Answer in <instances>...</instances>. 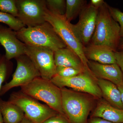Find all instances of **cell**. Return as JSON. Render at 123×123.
<instances>
[{
    "mask_svg": "<svg viewBox=\"0 0 123 123\" xmlns=\"http://www.w3.org/2000/svg\"><path fill=\"white\" fill-rule=\"evenodd\" d=\"M0 43L5 50V55L8 60L24 54L25 44L18 38L16 31L1 24Z\"/></svg>",
    "mask_w": 123,
    "mask_h": 123,
    "instance_id": "cell-12",
    "label": "cell"
},
{
    "mask_svg": "<svg viewBox=\"0 0 123 123\" xmlns=\"http://www.w3.org/2000/svg\"><path fill=\"white\" fill-rule=\"evenodd\" d=\"M16 33L18 38L27 46L47 48L54 52L67 47L52 26L47 22L35 26L25 27Z\"/></svg>",
    "mask_w": 123,
    "mask_h": 123,
    "instance_id": "cell-2",
    "label": "cell"
},
{
    "mask_svg": "<svg viewBox=\"0 0 123 123\" xmlns=\"http://www.w3.org/2000/svg\"><path fill=\"white\" fill-rule=\"evenodd\" d=\"M61 89L62 108L69 123H88V116L96 106L98 99L86 93L65 87Z\"/></svg>",
    "mask_w": 123,
    "mask_h": 123,
    "instance_id": "cell-1",
    "label": "cell"
},
{
    "mask_svg": "<svg viewBox=\"0 0 123 123\" xmlns=\"http://www.w3.org/2000/svg\"><path fill=\"white\" fill-rule=\"evenodd\" d=\"M13 64L5 55L0 54V91L2 84L8 79L12 73Z\"/></svg>",
    "mask_w": 123,
    "mask_h": 123,
    "instance_id": "cell-20",
    "label": "cell"
},
{
    "mask_svg": "<svg viewBox=\"0 0 123 123\" xmlns=\"http://www.w3.org/2000/svg\"><path fill=\"white\" fill-rule=\"evenodd\" d=\"M85 72L72 67L57 66L56 68V75L63 77H74Z\"/></svg>",
    "mask_w": 123,
    "mask_h": 123,
    "instance_id": "cell-24",
    "label": "cell"
},
{
    "mask_svg": "<svg viewBox=\"0 0 123 123\" xmlns=\"http://www.w3.org/2000/svg\"><path fill=\"white\" fill-rule=\"evenodd\" d=\"M18 123H34L31 120L29 119L26 116H24L22 120Z\"/></svg>",
    "mask_w": 123,
    "mask_h": 123,
    "instance_id": "cell-31",
    "label": "cell"
},
{
    "mask_svg": "<svg viewBox=\"0 0 123 123\" xmlns=\"http://www.w3.org/2000/svg\"><path fill=\"white\" fill-rule=\"evenodd\" d=\"M90 4L94 8L98 10L103 6L105 3L103 0H91Z\"/></svg>",
    "mask_w": 123,
    "mask_h": 123,
    "instance_id": "cell-29",
    "label": "cell"
},
{
    "mask_svg": "<svg viewBox=\"0 0 123 123\" xmlns=\"http://www.w3.org/2000/svg\"><path fill=\"white\" fill-rule=\"evenodd\" d=\"M0 11L17 17L18 10L15 0H0Z\"/></svg>",
    "mask_w": 123,
    "mask_h": 123,
    "instance_id": "cell-23",
    "label": "cell"
},
{
    "mask_svg": "<svg viewBox=\"0 0 123 123\" xmlns=\"http://www.w3.org/2000/svg\"><path fill=\"white\" fill-rule=\"evenodd\" d=\"M21 109L24 115L34 123H43L58 112L46 104L40 103L21 90L12 92L8 101Z\"/></svg>",
    "mask_w": 123,
    "mask_h": 123,
    "instance_id": "cell-6",
    "label": "cell"
},
{
    "mask_svg": "<svg viewBox=\"0 0 123 123\" xmlns=\"http://www.w3.org/2000/svg\"><path fill=\"white\" fill-rule=\"evenodd\" d=\"M84 51L88 60L102 64H117L115 52L106 46L90 43L84 46Z\"/></svg>",
    "mask_w": 123,
    "mask_h": 123,
    "instance_id": "cell-14",
    "label": "cell"
},
{
    "mask_svg": "<svg viewBox=\"0 0 123 123\" xmlns=\"http://www.w3.org/2000/svg\"><path fill=\"white\" fill-rule=\"evenodd\" d=\"M24 54L31 60L43 79L51 80L56 75L54 52L51 49L25 45Z\"/></svg>",
    "mask_w": 123,
    "mask_h": 123,
    "instance_id": "cell-9",
    "label": "cell"
},
{
    "mask_svg": "<svg viewBox=\"0 0 123 123\" xmlns=\"http://www.w3.org/2000/svg\"><path fill=\"white\" fill-rule=\"evenodd\" d=\"M43 123H70L66 117L58 114L50 117Z\"/></svg>",
    "mask_w": 123,
    "mask_h": 123,
    "instance_id": "cell-26",
    "label": "cell"
},
{
    "mask_svg": "<svg viewBox=\"0 0 123 123\" xmlns=\"http://www.w3.org/2000/svg\"><path fill=\"white\" fill-rule=\"evenodd\" d=\"M54 59L56 67H72L92 73L86 68L78 55L67 47L55 52Z\"/></svg>",
    "mask_w": 123,
    "mask_h": 123,
    "instance_id": "cell-16",
    "label": "cell"
},
{
    "mask_svg": "<svg viewBox=\"0 0 123 123\" xmlns=\"http://www.w3.org/2000/svg\"><path fill=\"white\" fill-rule=\"evenodd\" d=\"M0 123H4L3 117H2V114H1L0 111Z\"/></svg>",
    "mask_w": 123,
    "mask_h": 123,
    "instance_id": "cell-33",
    "label": "cell"
},
{
    "mask_svg": "<svg viewBox=\"0 0 123 123\" xmlns=\"http://www.w3.org/2000/svg\"><path fill=\"white\" fill-rule=\"evenodd\" d=\"M17 67L10 81L2 86L0 91L2 96L12 88L22 86L40 77V74L31 60L26 55H22L15 59Z\"/></svg>",
    "mask_w": 123,
    "mask_h": 123,
    "instance_id": "cell-8",
    "label": "cell"
},
{
    "mask_svg": "<svg viewBox=\"0 0 123 123\" xmlns=\"http://www.w3.org/2000/svg\"><path fill=\"white\" fill-rule=\"evenodd\" d=\"M46 3L47 8L51 12L62 15L65 14L66 0H46Z\"/></svg>",
    "mask_w": 123,
    "mask_h": 123,
    "instance_id": "cell-22",
    "label": "cell"
},
{
    "mask_svg": "<svg viewBox=\"0 0 123 123\" xmlns=\"http://www.w3.org/2000/svg\"><path fill=\"white\" fill-rule=\"evenodd\" d=\"M88 66L97 79L111 82L117 86L123 84V73L117 64H102L89 60Z\"/></svg>",
    "mask_w": 123,
    "mask_h": 123,
    "instance_id": "cell-13",
    "label": "cell"
},
{
    "mask_svg": "<svg viewBox=\"0 0 123 123\" xmlns=\"http://www.w3.org/2000/svg\"><path fill=\"white\" fill-rule=\"evenodd\" d=\"M121 94V102L123 106V84L118 86Z\"/></svg>",
    "mask_w": 123,
    "mask_h": 123,
    "instance_id": "cell-30",
    "label": "cell"
},
{
    "mask_svg": "<svg viewBox=\"0 0 123 123\" xmlns=\"http://www.w3.org/2000/svg\"><path fill=\"white\" fill-rule=\"evenodd\" d=\"M117 64L118 65L123 73V50L115 52Z\"/></svg>",
    "mask_w": 123,
    "mask_h": 123,
    "instance_id": "cell-27",
    "label": "cell"
},
{
    "mask_svg": "<svg viewBox=\"0 0 123 123\" xmlns=\"http://www.w3.org/2000/svg\"><path fill=\"white\" fill-rule=\"evenodd\" d=\"M45 19L46 22L52 26L66 47L78 55L86 68L91 72L88 66L89 60L84 55V46L75 35L71 27V23L67 20L64 15L52 13L47 9Z\"/></svg>",
    "mask_w": 123,
    "mask_h": 123,
    "instance_id": "cell-5",
    "label": "cell"
},
{
    "mask_svg": "<svg viewBox=\"0 0 123 123\" xmlns=\"http://www.w3.org/2000/svg\"><path fill=\"white\" fill-rule=\"evenodd\" d=\"M90 117H98L114 123H123V110L111 105L103 98L97 100Z\"/></svg>",
    "mask_w": 123,
    "mask_h": 123,
    "instance_id": "cell-15",
    "label": "cell"
},
{
    "mask_svg": "<svg viewBox=\"0 0 123 123\" xmlns=\"http://www.w3.org/2000/svg\"><path fill=\"white\" fill-rule=\"evenodd\" d=\"M97 82L103 98L112 106L123 110L121 94L118 86L111 82L103 79H97Z\"/></svg>",
    "mask_w": 123,
    "mask_h": 123,
    "instance_id": "cell-17",
    "label": "cell"
},
{
    "mask_svg": "<svg viewBox=\"0 0 123 123\" xmlns=\"http://www.w3.org/2000/svg\"><path fill=\"white\" fill-rule=\"evenodd\" d=\"M108 6L105 2L98 9L96 27L91 43L106 46L115 52L120 41V28L111 15Z\"/></svg>",
    "mask_w": 123,
    "mask_h": 123,
    "instance_id": "cell-3",
    "label": "cell"
},
{
    "mask_svg": "<svg viewBox=\"0 0 123 123\" xmlns=\"http://www.w3.org/2000/svg\"><path fill=\"white\" fill-rule=\"evenodd\" d=\"M17 18L27 27L38 25L46 22L47 8L45 0H15Z\"/></svg>",
    "mask_w": 123,
    "mask_h": 123,
    "instance_id": "cell-10",
    "label": "cell"
},
{
    "mask_svg": "<svg viewBox=\"0 0 123 123\" xmlns=\"http://www.w3.org/2000/svg\"><path fill=\"white\" fill-rule=\"evenodd\" d=\"M98 10L90 4L86 5L79 14L78 22L71 24L77 38L83 46L88 45L94 33Z\"/></svg>",
    "mask_w": 123,
    "mask_h": 123,
    "instance_id": "cell-11",
    "label": "cell"
},
{
    "mask_svg": "<svg viewBox=\"0 0 123 123\" xmlns=\"http://www.w3.org/2000/svg\"><path fill=\"white\" fill-rule=\"evenodd\" d=\"M118 49L121 50H123V40L120 41Z\"/></svg>",
    "mask_w": 123,
    "mask_h": 123,
    "instance_id": "cell-32",
    "label": "cell"
},
{
    "mask_svg": "<svg viewBox=\"0 0 123 123\" xmlns=\"http://www.w3.org/2000/svg\"><path fill=\"white\" fill-rule=\"evenodd\" d=\"M108 9L111 15L119 25L120 36L123 38V12L119 9L108 5Z\"/></svg>",
    "mask_w": 123,
    "mask_h": 123,
    "instance_id": "cell-25",
    "label": "cell"
},
{
    "mask_svg": "<svg viewBox=\"0 0 123 123\" xmlns=\"http://www.w3.org/2000/svg\"><path fill=\"white\" fill-rule=\"evenodd\" d=\"M20 87L23 93L38 101L43 102L59 114L66 117L62 107L61 89L51 80L39 77Z\"/></svg>",
    "mask_w": 123,
    "mask_h": 123,
    "instance_id": "cell-4",
    "label": "cell"
},
{
    "mask_svg": "<svg viewBox=\"0 0 123 123\" xmlns=\"http://www.w3.org/2000/svg\"><path fill=\"white\" fill-rule=\"evenodd\" d=\"M0 23L6 24L10 29L15 31L20 30L25 26L13 15L0 11Z\"/></svg>",
    "mask_w": 123,
    "mask_h": 123,
    "instance_id": "cell-21",
    "label": "cell"
},
{
    "mask_svg": "<svg viewBox=\"0 0 123 123\" xmlns=\"http://www.w3.org/2000/svg\"><path fill=\"white\" fill-rule=\"evenodd\" d=\"M87 123H114L98 117H90Z\"/></svg>",
    "mask_w": 123,
    "mask_h": 123,
    "instance_id": "cell-28",
    "label": "cell"
},
{
    "mask_svg": "<svg viewBox=\"0 0 123 123\" xmlns=\"http://www.w3.org/2000/svg\"><path fill=\"white\" fill-rule=\"evenodd\" d=\"M97 80L93 74L86 71L71 77H63L56 75L51 81L60 89L68 87L75 91L90 94L98 99L102 97Z\"/></svg>",
    "mask_w": 123,
    "mask_h": 123,
    "instance_id": "cell-7",
    "label": "cell"
},
{
    "mask_svg": "<svg viewBox=\"0 0 123 123\" xmlns=\"http://www.w3.org/2000/svg\"><path fill=\"white\" fill-rule=\"evenodd\" d=\"M86 5V1L84 0H66L65 16L69 22L79 15Z\"/></svg>",
    "mask_w": 123,
    "mask_h": 123,
    "instance_id": "cell-19",
    "label": "cell"
},
{
    "mask_svg": "<svg viewBox=\"0 0 123 123\" xmlns=\"http://www.w3.org/2000/svg\"><path fill=\"white\" fill-rule=\"evenodd\" d=\"M0 111L4 123H18L22 120L25 115L17 105L0 98Z\"/></svg>",
    "mask_w": 123,
    "mask_h": 123,
    "instance_id": "cell-18",
    "label": "cell"
}]
</instances>
